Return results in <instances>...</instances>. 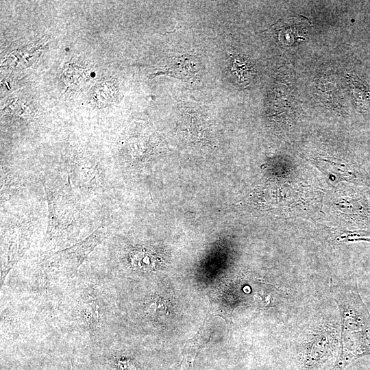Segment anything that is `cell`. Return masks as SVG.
<instances>
[{"mask_svg":"<svg viewBox=\"0 0 370 370\" xmlns=\"http://www.w3.org/2000/svg\"><path fill=\"white\" fill-rule=\"evenodd\" d=\"M212 336V323L207 314L195 335L188 340L182 349V358L178 365L180 370H193L194 362L199 351L210 341Z\"/></svg>","mask_w":370,"mask_h":370,"instance_id":"obj_5","label":"cell"},{"mask_svg":"<svg viewBox=\"0 0 370 370\" xmlns=\"http://www.w3.org/2000/svg\"><path fill=\"white\" fill-rule=\"evenodd\" d=\"M117 370H136L134 364L130 360H122L117 362Z\"/></svg>","mask_w":370,"mask_h":370,"instance_id":"obj_7","label":"cell"},{"mask_svg":"<svg viewBox=\"0 0 370 370\" xmlns=\"http://www.w3.org/2000/svg\"><path fill=\"white\" fill-rule=\"evenodd\" d=\"M106 233L107 228L101 225L84 241L46 258L44 260L46 267L58 271L74 274L86 256L102 242Z\"/></svg>","mask_w":370,"mask_h":370,"instance_id":"obj_2","label":"cell"},{"mask_svg":"<svg viewBox=\"0 0 370 370\" xmlns=\"http://www.w3.org/2000/svg\"><path fill=\"white\" fill-rule=\"evenodd\" d=\"M30 229L14 224L1 235V279L21 259L29 245Z\"/></svg>","mask_w":370,"mask_h":370,"instance_id":"obj_3","label":"cell"},{"mask_svg":"<svg viewBox=\"0 0 370 370\" xmlns=\"http://www.w3.org/2000/svg\"><path fill=\"white\" fill-rule=\"evenodd\" d=\"M331 289L342 320L340 354L332 370H345L370 355V314L356 284H332Z\"/></svg>","mask_w":370,"mask_h":370,"instance_id":"obj_1","label":"cell"},{"mask_svg":"<svg viewBox=\"0 0 370 370\" xmlns=\"http://www.w3.org/2000/svg\"><path fill=\"white\" fill-rule=\"evenodd\" d=\"M45 188L47 194L49 211L47 234L52 237L58 231L77 221L79 217L75 204L66 202L65 200L61 202L60 198L49 187L45 185Z\"/></svg>","mask_w":370,"mask_h":370,"instance_id":"obj_4","label":"cell"},{"mask_svg":"<svg viewBox=\"0 0 370 370\" xmlns=\"http://www.w3.org/2000/svg\"><path fill=\"white\" fill-rule=\"evenodd\" d=\"M317 165L325 174L334 175V180H345L351 182H365L368 177L358 169L347 164L344 162L329 158H322L317 160Z\"/></svg>","mask_w":370,"mask_h":370,"instance_id":"obj_6","label":"cell"}]
</instances>
